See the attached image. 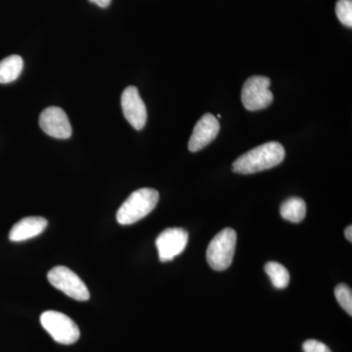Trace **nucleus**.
<instances>
[{"mask_svg": "<svg viewBox=\"0 0 352 352\" xmlns=\"http://www.w3.org/2000/svg\"><path fill=\"white\" fill-rule=\"evenodd\" d=\"M283 146L278 142H268L254 148L234 162V173L252 175L259 171L270 170L282 163L285 159Z\"/></svg>", "mask_w": 352, "mask_h": 352, "instance_id": "f257e3e1", "label": "nucleus"}, {"mask_svg": "<svg viewBox=\"0 0 352 352\" xmlns=\"http://www.w3.org/2000/svg\"><path fill=\"white\" fill-rule=\"evenodd\" d=\"M157 190L141 188L136 190L124 201L117 212V221L122 226L135 223L154 210L159 201Z\"/></svg>", "mask_w": 352, "mask_h": 352, "instance_id": "f03ea898", "label": "nucleus"}, {"mask_svg": "<svg viewBox=\"0 0 352 352\" xmlns=\"http://www.w3.org/2000/svg\"><path fill=\"white\" fill-rule=\"evenodd\" d=\"M237 244V234L231 228H226L214 236L208 245L207 261L212 270L223 271L232 264Z\"/></svg>", "mask_w": 352, "mask_h": 352, "instance_id": "7ed1b4c3", "label": "nucleus"}, {"mask_svg": "<svg viewBox=\"0 0 352 352\" xmlns=\"http://www.w3.org/2000/svg\"><path fill=\"white\" fill-rule=\"evenodd\" d=\"M41 323L52 339L58 344H75L80 339V332L78 325L61 312L48 311L43 312L41 316Z\"/></svg>", "mask_w": 352, "mask_h": 352, "instance_id": "20e7f679", "label": "nucleus"}, {"mask_svg": "<svg viewBox=\"0 0 352 352\" xmlns=\"http://www.w3.org/2000/svg\"><path fill=\"white\" fill-rule=\"evenodd\" d=\"M47 279L54 288L63 292L69 298L78 302H85L90 298L87 285L74 271L66 266L58 265L48 272Z\"/></svg>", "mask_w": 352, "mask_h": 352, "instance_id": "39448f33", "label": "nucleus"}, {"mask_svg": "<svg viewBox=\"0 0 352 352\" xmlns=\"http://www.w3.org/2000/svg\"><path fill=\"white\" fill-rule=\"evenodd\" d=\"M270 85L267 76H254L248 78L241 94L244 107L249 111H259L270 106L273 101Z\"/></svg>", "mask_w": 352, "mask_h": 352, "instance_id": "423d86ee", "label": "nucleus"}, {"mask_svg": "<svg viewBox=\"0 0 352 352\" xmlns=\"http://www.w3.org/2000/svg\"><path fill=\"white\" fill-rule=\"evenodd\" d=\"M188 232L183 228H168L156 240V247L162 263L173 261L179 256L188 243Z\"/></svg>", "mask_w": 352, "mask_h": 352, "instance_id": "0eeeda50", "label": "nucleus"}, {"mask_svg": "<svg viewBox=\"0 0 352 352\" xmlns=\"http://www.w3.org/2000/svg\"><path fill=\"white\" fill-rule=\"evenodd\" d=\"M122 109L124 118L136 131L144 129L147 122V109L138 88L129 87L122 95Z\"/></svg>", "mask_w": 352, "mask_h": 352, "instance_id": "6e6552de", "label": "nucleus"}, {"mask_svg": "<svg viewBox=\"0 0 352 352\" xmlns=\"http://www.w3.org/2000/svg\"><path fill=\"white\" fill-rule=\"evenodd\" d=\"M39 126L53 138L68 139L72 135L68 116L59 107L46 108L39 117Z\"/></svg>", "mask_w": 352, "mask_h": 352, "instance_id": "1a4fd4ad", "label": "nucleus"}, {"mask_svg": "<svg viewBox=\"0 0 352 352\" xmlns=\"http://www.w3.org/2000/svg\"><path fill=\"white\" fill-rule=\"evenodd\" d=\"M220 131L217 118L212 113H206L197 122L190 138L188 148L191 152H198L217 138Z\"/></svg>", "mask_w": 352, "mask_h": 352, "instance_id": "9d476101", "label": "nucleus"}, {"mask_svg": "<svg viewBox=\"0 0 352 352\" xmlns=\"http://www.w3.org/2000/svg\"><path fill=\"white\" fill-rule=\"evenodd\" d=\"M48 226L47 220L41 217H29L18 221L9 233L12 242H23L41 235Z\"/></svg>", "mask_w": 352, "mask_h": 352, "instance_id": "9b49d317", "label": "nucleus"}, {"mask_svg": "<svg viewBox=\"0 0 352 352\" xmlns=\"http://www.w3.org/2000/svg\"><path fill=\"white\" fill-rule=\"evenodd\" d=\"M24 68V61L19 55H11L0 61V83L6 85L17 80Z\"/></svg>", "mask_w": 352, "mask_h": 352, "instance_id": "f8f14e48", "label": "nucleus"}, {"mask_svg": "<svg viewBox=\"0 0 352 352\" xmlns=\"http://www.w3.org/2000/svg\"><path fill=\"white\" fill-rule=\"evenodd\" d=\"M280 214L284 219L294 223H300L307 215V204L302 199L293 197L282 204Z\"/></svg>", "mask_w": 352, "mask_h": 352, "instance_id": "ddd939ff", "label": "nucleus"}, {"mask_svg": "<svg viewBox=\"0 0 352 352\" xmlns=\"http://www.w3.org/2000/svg\"><path fill=\"white\" fill-rule=\"evenodd\" d=\"M266 274L270 276L273 286L276 289H283L288 287L289 282V271L285 266L278 263H268L264 266Z\"/></svg>", "mask_w": 352, "mask_h": 352, "instance_id": "4468645a", "label": "nucleus"}, {"mask_svg": "<svg viewBox=\"0 0 352 352\" xmlns=\"http://www.w3.org/2000/svg\"><path fill=\"white\" fill-rule=\"evenodd\" d=\"M335 296L340 307L349 315H352V292L349 286L344 284H340L336 287Z\"/></svg>", "mask_w": 352, "mask_h": 352, "instance_id": "2eb2a0df", "label": "nucleus"}, {"mask_svg": "<svg viewBox=\"0 0 352 352\" xmlns=\"http://www.w3.org/2000/svg\"><path fill=\"white\" fill-rule=\"evenodd\" d=\"M338 19L346 27H352V0H338L336 4Z\"/></svg>", "mask_w": 352, "mask_h": 352, "instance_id": "dca6fc26", "label": "nucleus"}, {"mask_svg": "<svg viewBox=\"0 0 352 352\" xmlns=\"http://www.w3.org/2000/svg\"><path fill=\"white\" fill-rule=\"evenodd\" d=\"M303 351L305 352H332L323 342L315 340H308L303 344Z\"/></svg>", "mask_w": 352, "mask_h": 352, "instance_id": "f3484780", "label": "nucleus"}, {"mask_svg": "<svg viewBox=\"0 0 352 352\" xmlns=\"http://www.w3.org/2000/svg\"><path fill=\"white\" fill-rule=\"evenodd\" d=\"M89 1L101 7V8H106V7L110 6L112 0H89Z\"/></svg>", "mask_w": 352, "mask_h": 352, "instance_id": "a211bd4d", "label": "nucleus"}, {"mask_svg": "<svg viewBox=\"0 0 352 352\" xmlns=\"http://www.w3.org/2000/svg\"><path fill=\"white\" fill-rule=\"evenodd\" d=\"M344 235H346V238L349 242H352V227L351 226L346 227Z\"/></svg>", "mask_w": 352, "mask_h": 352, "instance_id": "6ab92c4d", "label": "nucleus"}]
</instances>
